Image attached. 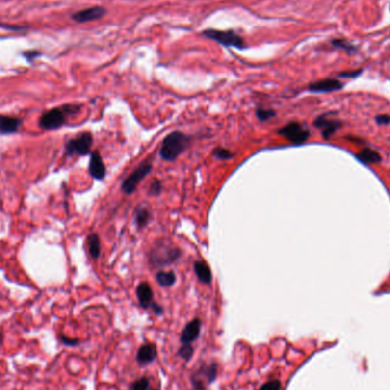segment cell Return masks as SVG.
Returning a JSON list of instances; mask_svg holds the SVG:
<instances>
[{"label":"cell","mask_w":390,"mask_h":390,"mask_svg":"<svg viewBox=\"0 0 390 390\" xmlns=\"http://www.w3.org/2000/svg\"><path fill=\"white\" fill-rule=\"evenodd\" d=\"M191 144V137L182 131H173L163 139L160 156L164 161H175Z\"/></svg>","instance_id":"1"},{"label":"cell","mask_w":390,"mask_h":390,"mask_svg":"<svg viewBox=\"0 0 390 390\" xmlns=\"http://www.w3.org/2000/svg\"><path fill=\"white\" fill-rule=\"evenodd\" d=\"M181 257V249L175 247L168 241H159L156 242L150 252V262L154 267L162 268V267L169 266L176 262Z\"/></svg>","instance_id":"2"},{"label":"cell","mask_w":390,"mask_h":390,"mask_svg":"<svg viewBox=\"0 0 390 390\" xmlns=\"http://www.w3.org/2000/svg\"><path fill=\"white\" fill-rule=\"evenodd\" d=\"M202 36L209 39L215 40L217 43H219L224 46H228V47H235L238 49H242L245 47V43L243 38L238 36L237 33H235L234 31H221V30H213L208 29L205 30L202 32Z\"/></svg>","instance_id":"3"},{"label":"cell","mask_w":390,"mask_h":390,"mask_svg":"<svg viewBox=\"0 0 390 390\" xmlns=\"http://www.w3.org/2000/svg\"><path fill=\"white\" fill-rule=\"evenodd\" d=\"M151 170H152V163H151L149 160L144 161L143 163H140L139 166L136 168V170L132 171V173L130 174L121 184L122 191L128 195L132 194V193L136 191V188L138 187L139 182L151 173Z\"/></svg>","instance_id":"4"},{"label":"cell","mask_w":390,"mask_h":390,"mask_svg":"<svg viewBox=\"0 0 390 390\" xmlns=\"http://www.w3.org/2000/svg\"><path fill=\"white\" fill-rule=\"evenodd\" d=\"M281 136L286 137L290 143L294 144V145H300L307 142L309 138V130L304 127L303 125H300L299 122H290L286 126H284L279 131Z\"/></svg>","instance_id":"5"},{"label":"cell","mask_w":390,"mask_h":390,"mask_svg":"<svg viewBox=\"0 0 390 390\" xmlns=\"http://www.w3.org/2000/svg\"><path fill=\"white\" fill-rule=\"evenodd\" d=\"M91 146H93V135L90 132H83L66 144V153L69 156L73 154L85 156L89 153Z\"/></svg>","instance_id":"6"},{"label":"cell","mask_w":390,"mask_h":390,"mask_svg":"<svg viewBox=\"0 0 390 390\" xmlns=\"http://www.w3.org/2000/svg\"><path fill=\"white\" fill-rule=\"evenodd\" d=\"M66 112L64 108H52L41 115L39 125L45 130H54L62 127L65 122Z\"/></svg>","instance_id":"7"},{"label":"cell","mask_w":390,"mask_h":390,"mask_svg":"<svg viewBox=\"0 0 390 390\" xmlns=\"http://www.w3.org/2000/svg\"><path fill=\"white\" fill-rule=\"evenodd\" d=\"M105 14H106V10H105L103 7L95 6V7H90V8L79 10V12L73 14L71 17L73 21H76V22L86 23V22H91V21L95 20H100L105 15Z\"/></svg>","instance_id":"8"},{"label":"cell","mask_w":390,"mask_h":390,"mask_svg":"<svg viewBox=\"0 0 390 390\" xmlns=\"http://www.w3.org/2000/svg\"><path fill=\"white\" fill-rule=\"evenodd\" d=\"M201 326L202 322L199 318H194L187 323L181 335V342L182 345H191L192 342H194L199 338Z\"/></svg>","instance_id":"9"},{"label":"cell","mask_w":390,"mask_h":390,"mask_svg":"<svg viewBox=\"0 0 390 390\" xmlns=\"http://www.w3.org/2000/svg\"><path fill=\"white\" fill-rule=\"evenodd\" d=\"M157 357V349L154 343H144L137 350L136 361L139 365H147L152 363Z\"/></svg>","instance_id":"10"},{"label":"cell","mask_w":390,"mask_h":390,"mask_svg":"<svg viewBox=\"0 0 390 390\" xmlns=\"http://www.w3.org/2000/svg\"><path fill=\"white\" fill-rule=\"evenodd\" d=\"M136 296L138 299V304L142 308L147 309L152 307L154 304V297H153V290L149 283L142 282L138 284L136 289Z\"/></svg>","instance_id":"11"},{"label":"cell","mask_w":390,"mask_h":390,"mask_svg":"<svg viewBox=\"0 0 390 390\" xmlns=\"http://www.w3.org/2000/svg\"><path fill=\"white\" fill-rule=\"evenodd\" d=\"M89 174L91 177L97 179V181H102L105 176H106V168L102 159L101 153L98 151L91 153L90 162H89Z\"/></svg>","instance_id":"12"},{"label":"cell","mask_w":390,"mask_h":390,"mask_svg":"<svg viewBox=\"0 0 390 390\" xmlns=\"http://www.w3.org/2000/svg\"><path fill=\"white\" fill-rule=\"evenodd\" d=\"M342 88V83L337 79H323L319 81L312 82L308 89L312 93H328V91L339 90Z\"/></svg>","instance_id":"13"},{"label":"cell","mask_w":390,"mask_h":390,"mask_svg":"<svg viewBox=\"0 0 390 390\" xmlns=\"http://www.w3.org/2000/svg\"><path fill=\"white\" fill-rule=\"evenodd\" d=\"M195 377H198L201 379V380L205 381V378L207 379V384L211 385L212 382L216 381V379L218 377V365L217 363H210L209 365H202L201 367L199 368L198 371L194 372Z\"/></svg>","instance_id":"14"},{"label":"cell","mask_w":390,"mask_h":390,"mask_svg":"<svg viewBox=\"0 0 390 390\" xmlns=\"http://www.w3.org/2000/svg\"><path fill=\"white\" fill-rule=\"evenodd\" d=\"M314 125L316 126V127L321 128L323 130V136H324L325 139L330 138V137L333 135V132H335L336 130L340 127V125L338 124V122L329 120L325 115H322V117L316 119Z\"/></svg>","instance_id":"15"},{"label":"cell","mask_w":390,"mask_h":390,"mask_svg":"<svg viewBox=\"0 0 390 390\" xmlns=\"http://www.w3.org/2000/svg\"><path fill=\"white\" fill-rule=\"evenodd\" d=\"M193 267H194V272L196 274V276H198V279L201 281L202 283L210 284L212 282L211 269H210L209 265L206 261H203V260H198V261L194 262Z\"/></svg>","instance_id":"16"},{"label":"cell","mask_w":390,"mask_h":390,"mask_svg":"<svg viewBox=\"0 0 390 390\" xmlns=\"http://www.w3.org/2000/svg\"><path fill=\"white\" fill-rule=\"evenodd\" d=\"M20 126V119L8 117V115H0V133H2V135L16 132Z\"/></svg>","instance_id":"17"},{"label":"cell","mask_w":390,"mask_h":390,"mask_svg":"<svg viewBox=\"0 0 390 390\" xmlns=\"http://www.w3.org/2000/svg\"><path fill=\"white\" fill-rule=\"evenodd\" d=\"M87 244H88V250H89V254L93 259H98L101 255V241L100 237H98L97 234H90L87 238Z\"/></svg>","instance_id":"18"},{"label":"cell","mask_w":390,"mask_h":390,"mask_svg":"<svg viewBox=\"0 0 390 390\" xmlns=\"http://www.w3.org/2000/svg\"><path fill=\"white\" fill-rule=\"evenodd\" d=\"M150 219H151V211L146 208V207L140 206L136 209L135 221H136V225L139 228H144L145 226H147Z\"/></svg>","instance_id":"19"},{"label":"cell","mask_w":390,"mask_h":390,"mask_svg":"<svg viewBox=\"0 0 390 390\" xmlns=\"http://www.w3.org/2000/svg\"><path fill=\"white\" fill-rule=\"evenodd\" d=\"M156 282L161 286H171L176 283V275L173 270H160L156 274Z\"/></svg>","instance_id":"20"},{"label":"cell","mask_w":390,"mask_h":390,"mask_svg":"<svg viewBox=\"0 0 390 390\" xmlns=\"http://www.w3.org/2000/svg\"><path fill=\"white\" fill-rule=\"evenodd\" d=\"M357 156H358V159L362 161V162H365V163H377L381 160L379 153L375 152V151H373V150H370V149H364V150L360 151V152L357 153Z\"/></svg>","instance_id":"21"},{"label":"cell","mask_w":390,"mask_h":390,"mask_svg":"<svg viewBox=\"0 0 390 390\" xmlns=\"http://www.w3.org/2000/svg\"><path fill=\"white\" fill-rule=\"evenodd\" d=\"M331 44L333 47L342 49V51H346L347 52H353L356 51V47H355L353 44L348 43V41L345 39H333L331 41Z\"/></svg>","instance_id":"22"},{"label":"cell","mask_w":390,"mask_h":390,"mask_svg":"<svg viewBox=\"0 0 390 390\" xmlns=\"http://www.w3.org/2000/svg\"><path fill=\"white\" fill-rule=\"evenodd\" d=\"M256 115L261 122H265L267 120H270V119L274 118L276 115V112L274 110H270V108H257L256 111Z\"/></svg>","instance_id":"23"},{"label":"cell","mask_w":390,"mask_h":390,"mask_svg":"<svg viewBox=\"0 0 390 390\" xmlns=\"http://www.w3.org/2000/svg\"><path fill=\"white\" fill-rule=\"evenodd\" d=\"M193 354H194V348L191 345H182L178 349V356L186 362L191 360L193 357Z\"/></svg>","instance_id":"24"},{"label":"cell","mask_w":390,"mask_h":390,"mask_svg":"<svg viewBox=\"0 0 390 390\" xmlns=\"http://www.w3.org/2000/svg\"><path fill=\"white\" fill-rule=\"evenodd\" d=\"M212 156L218 160H230L234 156V153H232L230 150L221 149V147H217L212 151Z\"/></svg>","instance_id":"25"},{"label":"cell","mask_w":390,"mask_h":390,"mask_svg":"<svg viewBox=\"0 0 390 390\" xmlns=\"http://www.w3.org/2000/svg\"><path fill=\"white\" fill-rule=\"evenodd\" d=\"M150 387V379L143 377L136 380L131 385V390H149Z\"/></svg>","instance_id":"26"},{"label":"cell","mask_w":390,"mask_h":390,"mask_svg":"<svg viewBox=\"0 0 390 390\" xmlns=\"http://www.w3.org/2000/svg\"><path fill=\"white\" fill-rule=\"evenodd\" d=\"M162 192V184L159 179H153L150 184V189H149V194L153 196H157L161 194Z\"/></svg>","instance_id":"27"},{"label":"cell","mask_w":390,"mask_h":390,"mask_svg":"<svg viewBox=\"0 0 390 390\" xmlns=\"http://www.w3.org/2000/svg\"><path fill=\"white\" fill-rule=\"evenodd\" d=\"M282 385L279 380H270L266 384H263L259 390H281Z\"/></svg>","instance_id":"28"},{"label":"cell","mask_w":390,"mask_h":390,"mask_svg":"<svg viewBox=\"0 0 390 390\" xmlns=\"http://www.w3.org/2000/svg\"><path fill=\"white\" fill-rule=\"evenodd\" d=\"M191 381H192V385L195 390H208L205 385V381L201 380V379L198 377H195V375H192Z\"/></svg>","instance_id":"29"},{"label":"cell","mask_w":390,"mask_h":390,"mask_svg":"<svg viewBox=\"0 0 390 390\" xmlns=\"http://www.w3.org/2000/svg\"><path fill=\"white\" fill-rule=\"evenodd\" d=\"M61 340H62V342L64 343V345H66V346H77L79 343V340L68 338V337L64 336V335L61 336Z\"/></svg>","instance_id":"30"},{"label":"cell","mask_w":390,"mask_h":390,"mask_svg":"<svg viewBox=\"0 0 390 390\" xmlns=\"http://www.w3.org/2000/svg\"><path fill=\"white\" fill-rule=\"evenodd\" d=\"M40 55H41L40 52H34V51L26 52H24V54H23L24 57H26L29 62H33V59L37 58V57H39Z\"/></svg>","instance_id":"31"},{"label":"cell","mask_w":390,"mask_h":390,"mask_svg":"<svg viewBox=\"0 0 390 390\" xmlns=\"http://www.w3.org/2000/svg\"><path fill=\"white\" fill-rule=\"evenodd\" d=\"M362 70H358V71H351V72H343L340 73V77H345V78H354V77H357L358 75H361Z\"/></svg>","instance_id":"32"},{"label":"cell","mask_w":390,"mask_h":390,"mask_svg":"<svg viewBox=\"0 0 390 390\" xmlns=\"http://www.w3.org/2000/svg\"><path fill=\"white\" fill-rule=\"evenodd\" d=\"M151 309H152V311L156 312V315H162L163 314V308L161 307L159 304H156V303H154L152 305V307H151Z\"/></svg>","instance_id":"33"},{"label":"cell","mask_w":390,"mask_h":390,"mask_svg":"<svg viewBox=\"0 0 390 390\" xmlns=\"http://www.w3.org/2000/svg\"><path fill=\"white\" fill-rule=\"evenodd\" d=\"M377 121L379 124H389L390 117H388V115H379V117H377Z\"/></svg>","instance_id":"34"},{"label":"cell","mask_w":390,"mask_h":390,"mask_svg":"<svg viewBox=\"0 0 390 390\" xmlns=\"http://www.w3.org/2000/svg\"><path fill=\"white\" fill-rule=\"evenodd\" d=\"M0 26L3 27V29H7V30H14V31L26 30V27H22V26H5V24H0Z\"/></svg>","instance_id":"35"},{"label":"cell","mask_w":390,"mask_h":390,"mask_svg":"<svg viewBox=\"0 0 390 390\" xmlns=\"http://www.w3.org/2000/svg\"><path fill=\"white\" fill-rule=\"evenodd\" d=\"M2 339H3V335H2V332L0 331V345H1V342H2Z\"/></svg>","instance_id":"36"},{"label":"cell","mask_w":390,"mask_h":390,"mask_svg":"<svg viewBox=\"0 0 390 390\" xmlns=\"http://www.w3.org/2000/svg\"><path fill=\"white\" fill-rule=\"evenodd\" d=\"M150 390H157V389H150Z\"/></svg>","instance_id":"37"}]
</instances>
